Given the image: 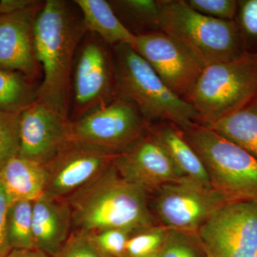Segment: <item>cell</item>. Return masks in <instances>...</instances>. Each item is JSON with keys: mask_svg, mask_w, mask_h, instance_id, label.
I'll return each instance as SVG.
<instances>
[{"mask_svg": "<svg viewBox=\"0 0 257 257\" xmlns=\"http://www.w3.org/2000/svg\"><path fill=\"white\" fill-rule=\"evenodd\" d=\"M228 202L229 199L216 189L187 178L164 184L149 194L155 224L184 231H197Z\"/></svg>", "mask_w": 257, "mask_h": 257, "instance_id": "9", "label": "cell"}, {"mask_svg": "<svg viewBox=\"0 0 257 257\" xmlns=\"http://www.w3.org/2000/svg\"><path fill=\"white\" fill-rule=\"evenodd\" d=\"M21 113L0 110V169L20 154Z\"/></svg>", "mask_w": 257, "mask_h": 257, "instance_id": "24", "label": "cell"}, {"mask_svg": "<svg viewBox=\"0 0 257 257\" xmlns=\"http://www.w3.org/2000/svg\"><path fill=\"white\" fill-rule=\"evenodd\" d=\"M54 257L110 256L103 253L96 246L89 234L80 231H74Z\"/></svg>", "mask_w": 257, "mask_h": 257, "instance_id": "27", "label": "cell"}, {"mask_svg": "<svg viewBox=\"0 0 257 257\" xmlns=\"http://www.w3.org/2000/svg\"><path fill=\"white\" fill-rule=\"evenodd\" d=\"M112 164L121 177L149 194L164 184L184 178L149 130L127 150L115 156Z\"/></svg>", "mask_w": 257, "mask_h": 257, "instance_id": "15", "label": "cell"}, {"mask_svg": "<svg viewBox=\"0 0 257 257\" xmlns=\"http://www.w3.org/2000/svg\"><path fill=\"white\" fill-rule=\"evenodd\" d=\"M38 87L23 74L0 69V110L28 109L38 99Z\"/></svg>", "mask_w": 257, "mask_h": 257, "instance_id": "21", "label": "cell"}, {"mask_svg": "<svg viewBox=\"0 0 257 257\" xmlns=\"http://www.w3.org/2000/svg\"><path fill=\"white\" fill-rule=\"evenodd\" d=\"M72 122L73 143L111 156L127 150L150 125L133 103L117 96Z\"/></svg>", "mask_w": 257, "mask_h": 257, "instance_id": "7", "label": "cell"}, {"mask_svg": "<svg viewBox=\"0 0 257 257\" xmlns=\"http://www.w3.org/2000/svg\"><path fill=\"white\" fill-rule=\"evenodd\" d=\"M114 157L72 142L44 165L47 173L44 194L65 199L107 168Z\"/></svg>", "mask_w": 257, "mask_h": 257, "instance_id": "13", "label": "cell"}, {"mask_svg": "<svg viewBox=\"0 0 257 257\" xmlns=\"http://www.w3.org/2000/svg\"><path fill=\"white\" fill-rule=\"evenodd\" d=\"M86 34L74 1L44 2L35 21V52L43 72L37 101L69 119L74 57Z\"/></svg>", "mask_w": 257, "mask_h": 257, "instance_id": "1", "label": "cell"}, {"mask_svg": "<svg viewBox=\"0 0 257 257\" xmlns=\"http://www.w3.org/2000/svg\"><path fill=\"white\" fill-rule=\"evenodd\" d=\"M185 2L190 8L201 14L226 21H232L237 8V2L234 0H188Z\"/></svg>", "mask_w": 257, "mask_h": 257, "instance_id": "29", "label": "cell"}, {"mask_svg": "<svg viewBox=\"0 0 257 257\" xmlns=\"http://www.w3.org/2000/svg\"><path fill=\"white\" fill-rule=\"evenodd\" d=\"M149 132L184 178L211 187L202 161L177 125L169 121H157L150 124Z\"/></svg>", "mask_w": 257, "mask_h": 257, "instance_id": "17", "label": "cell"}, {"mask_svg": "<svg viewBox=\"0 0 257 257\" xmlns=\"http://www.w3.org/2000/svg\"><path fill=\"white\" fill-rule=\"evenodd\" d=\"M253 257H257V250H256V253H255L254 256H253Z\"/></svg>", "mask_w": 257, "mask_h": 257, "instance_id": "34", "label": "cell"}, {"mask_svg": "<svg viewBox=\"0 0 257 257\" xmlns=\"http://www.w3.org/2000/svg\"><path fill=\"white\" fill-rule=\"evenodd\" d=\"M157 257H207L197 231L167 229Z\"/></svg>", "mask_w": 257, "mask_h": 257, "instance_id": "23", "label": "cell"}, {"mask_svg": "<svg viewBox=\"0 0 257 257\" xmlns=\"http://www.w3.org/2000/svg\"><path fill=\"white\" fill-rule=\"evenodd\" d=\"M204 126L257 159V95L246 105Z\"/></svg>", "mask_w": 257, "mask_h": 257, "instance_id": "20", "label": "cell"}, {"mask_svg": "<svg viewBox=\"0 0 257 257\" xmlns=\"http://www.w3.org/2000/svg\"><path fill=\"white\" fill-rule=\"evenodd\" d=\"M113 10L122 13L130 21L143 27H155L160 13V1L154 0H116L109 1Z\"/></svg>", "mask_w": 257, "mask_h": 257, "instance_id": "26", "label": "cell"}, {"mask_svg": "<svg viewBox=\"0 0 257 257\" xmlns=\"http://www.w3.org/2000/svg\"><path fill=\"white\" fill-rule=\"evenodd\" d=\"M96 246L110 257H122L132 234L124 230L109 229L88 233Z\"/></svg>", "mask_w": 257, "mask_h": 257, "instance_id": "28", "label": "cell"}, {"mask_svg": "<svg viewBox=\"0 0 257 257\" xmlns=\"http://www.w3.org/2000/svg\"><path fill=\"white\" fill-rule=\"evenodd\" d=\"M82 15L87 32L94 34L109 46L120 43L134 47L137 35L120 20L110 3L105 0H74Z\"/></svg>", "mask_w": 257, "mask_h": 257, "instance_id": "19", "label": "cell"}, {"mask_svg": "<svg viewBox=\"0 0 257 257\" xmlns=\"http://www.w3.org/2000/svg\"><path fill=\"white\" fill-rule=\"evenodd\" d=\"M133 47L165 85L182 99L207 65L185 44L160 30L138 34Z\"/></svg>", "mask_w": 257, "mask_h": 257, "instance_id": "11", "label": "cell"}, {"mask_svg": "<svg viewBox=\"0 0 257 257\" xmlns=\"http://www.w3.org/2000/svg\"><path fill=\"white\" fill-rule=\"evenodd\" d=\"M65 199L72 210L74 231L119 229L134 234L157 225L148 193L121 177L112 163Z\"/></svg>", "mask_w": 257, "mask_h": 257, "instance_id": "2", "label": "cell"}, {"mask_svg": "<svg viewBox=\"0 0 257 257\" xmlns=\"http://www.w3.org/2000/svg\"><path fill=\"white\" fill-rule=\"evenodd\" d=\"M72 214L66 199L42 194L33 202L32 235L34 248L54 257L70 236Z\"/></svg>", "mask_w": 257, "mask_h": 257, "instance_id": "16", "label": "cell"}, {"mask_svg": "<svg viewBox=\"0 0 257 257\" xmlns=\"http://www.w3.org/2000/svg\"><path fill=\"white\" fill-rule=\"evenodd\" d=\"M0 181L9 204L20 201L33 202L45 192L47 170L38 162L18 156L0 169Z\"/></svg>", "mask_w": 257, "mask_h": 257, "instance_id": "18", "label": "cell"}, {"mask_svg": "<svg viewBox=\"0 0 257 257\" xmlns=\"http://www.w3.org/2000/svg\"><path fill=\"white\" fill-rule=\"evenodd\" d=\"M166 230L155 225L132 234L122 257H157L165 240Z\"/></svg>", "mask_w": 257, "mask_h": 257, "instance_id": "25", "label": "cell"}, {"mask_svg": "<svg viewBox=\"0 0 257 257\" xmlns=\"http://www.w3.org/2000/svg\"><path fill=\"white\" fill-rule=\"evenodd\" d=\"M116 96L111 47L97 35L87 32L74 57L69 119H80Z\"/></svg>", "mask_w": 257, "mask_h": 257, "instance_id": "8", "label": "cell"}, {"mask_svg": "<svg viewBox=\"0 0 257 257\" xmlns=\"http://www.w3.org/2000/svg\"><path fill=\"white\" fill-rule=\"evenodd\" d=\"M257 95V54L207 64L184 99L207 126L246 105Z\"/></svg>", "mask_w": 257, "mask_h": 257, "instance_id": "4", "label": "cell"}, {"mask_svg": "<svg viewBox=\"0 0 257 257\" xmlns=\"http://www.w3.org/2000/svg\"><path fill=\"white\" fill-rule=\"evenodd\" d=\"M207 257H253L257 250V202H230L198 229Z\"/></svg>", "mask_w": 257, "mask_h": 257, "instance_id": "10", "label": "cell"}, {"mask_svg": "<svg viewBox=\"0 0 257 257\" xmlns=\"http://www.w3.org/2000/svg\"><path fill=\"white\" fill-rule=\"evenodd\" d=\"M111 50L116 96L133 103L150 124L169 121L180 128L198 124L192 105L172 92L133 47L120 43Z\"/></svg>", "mask_w": 257, "mask_h": 257, "instance_id": "3", "label": "cell"}, {"mask_svg": "<svg viewBox=\"0 0 257 257\" xmlns=\"http://www.w3.org/2000/svg\"><path fill=\"white\" fill-rule=\"evenodd\" d=\"M44 2L28 9L0 15V69L20 72L35 82L40 64L35 52V21Z\"/></svg>", "mask_w": 257, "mask_h": 257, "instance_id": "14", "label": "cell"}, {"mask_svg": "<svg viewBox=\"0 0 257 257\" xmlns=\"http://www.w3.org/2000/svg\"><path fill=\"white\" fill-rule=\"evenodd\" d=\"M36 0H0V15L12 14L37 4Z\"/></svg>", "mask_w": 257, "mask_h": 257, "instance_id": "32", "label": "cell"}, {"mask_svg": "<svg viewBox=\"0 0 257 257\" xmlns=\"http://www.w3.org/2000/svg\"><path fill=\"white\" fill-rule=\"evenodd\" d=\"M33 202L20 201L10 204L7 218L8 241L12 249H32Z\"/></svg>", "mask_w": 257, "mask_h": 257, "instance_id": "22", "label": "cell"}, {"mask_svg": "<svg viewBox=\"0 0 257 257\" xmlns=\"http://www.w3.org/2000/svg\"><path fill=\"white\" fill-rule=\"evenodd\" d=\"M180 128L202 161L213 188L230 202H257V159L203 125Z\"/></svg>", "mask_w": 257, "mask_h": 257, "instance_id": "5", "label": "cell"}, {"mask_svg": "<svg viewBox=\"0 0 257 257\" xmlns=\"http://www.w3.org/2000/svg\"><path fill=\"white\" fill-rule=\"evenodd\" d=\"M72 142V121L45 103L22 111L19 156L45 165Z\"/></svg>", "mask_w": 257, "mask_h": 257, "instance_id": "12", "label": "cell"}, {"mask_svg": "<svg viewBox=\"0 0 257 257\" xmlns=\"http://www.w3.org/2000/svg\"><path fill=\"white\" fill-rule=\"evenodd\" d=\"M241 21L245 31L257 36V0H248L243 3Z\"/></svg>", "mask_w": 257, "mask_h": 257, "instance_id": "31", "label": "cell"}, {"mask_svg": "<svg viewBox=\"0 0 257 257\" xmlns=\"http://www.w3.org/2000/svg\"><path fill=\"white\" fill-rule=\"evenodd\" d=\"M6 257H51L46 253L32 248V249H13Z\"/></svg>", "mask_w": 257, "mask_h": 257, "instance_id": "33", "label": "cell"}, {"mask_svg": "<svg viewBox=\"0 0 257 257\" xmlns=\"http://www.w3.org/2000/svg\"><path fill=\"white\" fill-rule=\"evenodd\" d=\"M160 4L154 28L183 42L207 65L234 60L244 53L234 22L201 14L182 0H165Z\"/></svg>", "mask_w": 257, "mask_h": 257, "instance_id": "6", "label": "cell"}, {"mask_svg": "<svg viewBox=\"0 0 257 257\" xmlns=\"http://www.w3.org/2000/svg\"><path fill=\"white\" fill-rule=\"evenodd\" d=\"M9 206L8 197L0 181V257H6L13 250L8 241L7 231V218Z\"/></svg>", "mask_w": 257, "mask_h": 257, "instance_id": "30", "label": "cell"}]
</instances>
